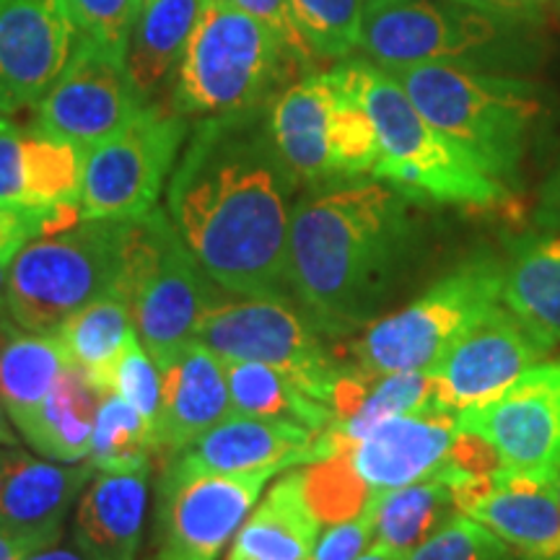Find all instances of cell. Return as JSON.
Listing matches in <instances>:
<instances>
[{"label":"cell","instance_id":"obj_1","mask_svg":"<svg viewBox=\"0 0 560 560\" xmlns=\"http://www.w3.org/2000/svg\"><path fill=\"white\" fill-rule=\"evenodd\" d=\"M270 104L195 125L166 185V213L221 291L291 301L285 265L301 185L272 138Z\"/></svg>","mask_w":560,"mask_h":560},{"label":"cell","instance_id":"obj_2","mask_svg":"<svg viewBox=\"0 0 560 560\" xmlns=\"http://www.w3.org/2000/svg\"><path fill=\"white\" fill-rule=\"evenodd\" d=\"M410 198L376 177L310 187L289 231V293L322 335L366 330L408 280L420 249Z\"/></svg>","mask_w":560,"mask_h":560},{"label":"cell","instance_id":"obj_3","mask_svg":"<svg viewBox=\"0 0 560 560\" xmlns=\"http://www.w3.org/2000/svg\"><path fill=\"white\" fill-rule=\"evenodd\" d=\"M359 50L380 68L457 66L527 75L542 66L535 16L459 0H366Z\"/></svg>","mask_w":560,"mask_h":560},{"label":"cell","instance_id":"obj_4","mask_svg":"<svg viewBox=\"0 0 560 560\" xmlns=\"http://www.w3.org/2000/svg\"><path fill=\"white\" fill-rule=\"evenodd\" d=\"M335 70L374 125L380 159L371 177L397 187L410 200L439 206L495 208L509 200V187L433 128L387 70L366 60L340 62Z\"/></svg>","mask_w":560,"mask_h":560},{"label":"cell","instance_id":"obj_5","mask_svg":"<svg viewBox=\"0 0 560 560\" xmlns=\"http://www.w3.org/2000/svg\"><path fill=\"white\" fill-rule=\"evenodd\" d=\"M420 115L462 145L490 177L514 187L548 102L527 75L457 66L384 68Z\"/></svg>","mask_w":560,"mask_h":560},{"label":"cell","instance_id":"obj_6","mask_svg":"<svg viewBox=\"0 0 560 560\" xmlns=\"http://www.w3.org/2000/svg\"><path fill=\"white\" fill-rule=\"evenodd\" d=\"M310 60L249 13L210 0L172 86L185 117H215L270 104Z\"/></svg>","mask_w":560,"mask_h":560},{"label":"cell","instance_id":"obj_7","mask_svg":"<svg viewBox=\"0 0 560 560\" xmlns=\"http://www.w3.org/2000/svg\"><path fill=\"white\" fill-rule=\"evenodd\" d=\"M219 291L185 247L166 210L156 208L125 221L122 272L115 293L128 301L138 340L159 369L195 342Z\"/></svg>","mask_w":560,"mask_h":560},{"label":"cell","instance_id":"obj_8","mask_svg":"<svg viewBox=\"0 0 560 560\" xmlns=\"http://www.w3.org/2000/svg\"><path fill=\"white\" fill-rule=\"evenodd\" d=\"M125 221L81 219L37 236L9 262V317L21 330L52 335L68 317L117 289Z\"/></svg>","mask_w":560,"mask_h":560},{"label":"cell","instance_id":"obj_9","mask_svg":"<svg viewBox=\"0 0 560 560\" xmlns=\"http://www.w3.org/2000/svg\"><path fill=\"white\" fill-rule=\"evenodd\" d=\"M503 260L475 255L405 304L371 322L350 346L369 374L431 371L472 325L501 304Z\"/></svg>","mask_w":560,"mask_h":560},{"label":"cell","instance_id":"obj_10","mask_svg":"<svg viewBox=\"0 0 560 560\" xmlns=\"http://www.w3.org/2000/svg\"><path fill=\"white\" fill-rule=\"evenodd\" d=\"M270 128L306 190L371 177L380 159L374 125L335 68L301 75L280 91L270 104Z\"/></svg>","mask_w":560,"mask_h":560},{"label":"cell","instance_id":"obj_11","mask_svg":"<svg viewBox=\"0 0 560 560\" xmlns=\"http://www.w3.org/2000/svg\"><path fill=\"white\" fill-rule=\"evenodd\" d=\"M195 340L223 361L285 371L330 410L335 387L348 369L335 363L322 332L291 301L219 299L202 317Z\"/></svg>","mask_w":560,"mask_h":560},{"label":"cell","instance_id":"obj_12","mask_svg":"<svg viewBox=\"0 0 560 560\" xmlns=\"http://www.w3.org/2000/svg\"><path fill=\"white\" fill-rule=\"evenodd\" d=\"M185 138L182 112L145 104L120 132L86 151L81 219L132 221L156 210Z\"/></svg>","mask_w":560,"mask_h":560},{"label":"cell","instance_id":"obj_13","mask_svg":"<svg viewBox=\"0 0 560 560\" xmlns=\"http://www.w3.org/2000/svg\"><path fill=\"white\" fill-rule=\"evenodd\" d=\"M143 107L125 55L79 37L73 58L37 104L34 128L89 151L120 132Z\"/></svg>","mask_w":560,"mask_h":560},{"label":"cell","instance_id":"obj_14","mask_svg":"<svg viewBox=\"0 0 560 560\" xmlns=\"http://www.w3.org/2000/svg\"><path fill=\"white\" fill-rule=\"evenodd\" d=\"M457 425L486 441L503 467L556 475L560 467V361L537 363L490 402L457 412Z\"/></svg>","mask_w":560,"mask_h":560},{"label":"cell","instance_id":"obj_15","mask_svg":"<svg viewBox=\"0 0 560 560\" xmlns=\"http://www.w3.org/2000/svg\"><path fill=\"white\" fill-rule=\"evenodd\" d=\"M278 470L161 478V548L153 560H219Z\"/></svg>","mask_w":560,"mask_h":560},{"label":"cell","instance_id":"obj_16","mask_svg":"<svg viewBox=\"0 0 560 560\" xmlns=\"http://www.w3.org/2000/svg\"><path fill=\"white\" fill-rule=\"evenodd\" d=\"M548 353L550 348L501 301L431 371L439 380L444 408L465 412L499 397Z\"/></svg>","mask_w":560,"mask_h":560},{"label":"cell","instance_id":"obj_17","mask_svg":"<svg viewBox=\"0 0 560 560\" xmlns=\"http://www.w3.org/2000/svg\"><path fill=\"white\" fill-rule=\"evenodd\" d=\"M75 45L79 26L68 0H0V86L13 107H37Z\"/></svg>","mask_w":560,"mask_h":560},{"label":"cell","instance_id":"obj_18","mask_svg":"<svg viewBox=\"0 0 560 560\" xmlns=\"http://www.w3.org/2000/svg\"><path fill=\"white\" fill-rule=\"evenodd\" d=\"M317 462V433L285 420L231 412L166 462V480L289 470Z\"/></svg>","mask_w":560,"mask_h":560},{"label":"cell","instance_id":"obj_19","mask_svg":"<svg viewBox=\"0 0 560 560\" xmlns=\"http://www.w3.org/2000/svg\"><path fill=\"white\" fill-rule=\"evenodd\" d=\"M556 475L501 467L459 511L493 532L522 560L560 556V503Z\"/></svg>","mask_w":560,"mask_h":560},{"label":"cell","instance_id":"obj_20","mask_svg":"<svg viewBox=\"0 0 560 560\" xmlns=\"http://www.w3.org/2000/svg\"><path fill=\"white\" fill-rule=\"evenodd\" d=\"M457 412H410L384 420L342 457L374 493H384L436 472L457 444Z\"/></svg>","mask_w":560,"mask_h":560},{"label":"cell","instance_id":"obj_21","mask_svg":"<svg viewBox=\"0 0 560 560\" xmlns=\"http://www.w3.org/2000/svg\"><path fill=\"white\" fill-rule=\"evenodd\" d=\"M161 408L153 425V452L174 457L202 436L231 408L226 363L202 342H190L161 366Z\"/></svg>","mask_w":560,"mask_h":560},{"label":"cell","instance_id":"obj_22","mask_svg":"<svg viewBox=\"0 0 560 560\" xmlns=\"http://www.w3.org/2000/svg\"><path fill=\"white\" fill-rule=\"evenodd\" d=\"M96 475L89 459L55 462L21 446L0 462V527L60 540L62 522Z\"/></svg>","mask_w":560,"mask_h":560},{"label":"cell","instance_id":"obj_23","mask_svg":"<svg viewBox=\"0 0 560 560\" xmlns=\"http://www.w3.org/2000/svg\"><path fill=\"white\" fill-rule=\"evenodd\" d=\"M149 506V472H96L75 509V548L89 560H136Z\"/></svg>","mask_w":560,"mask_h":560},{"label":"cell","instance_id":"obj_24","mask_svg":"<svg viewBox=\"0 0 560 560\" xmlns=\"http://www.w3.org/2000/svg\"><path fill=\"white\" fill-rule=\"evenodd\" d=\"M501 301L545 346H560V231H532L509 242Z\"/></svg>","mask_w":560,"mask_h":560},{"label":"cell","instance_id":"obj_25","mask_svg":"<svg viewBox=\"0 0 560 560\" xmlns=\"http://www.w3.org/2000/svg\"><path fill=\"white\" fill-rule=\"evenodd\" d=\"M319 527L306 501L301 470H291L255 503L231 540L226 560H310Z\"/></svg>","mask_w":560,"mask_h":560},{"label":"cell","instance_id":"obj_26","mask_svg":"<svg viewBox=\"0 0 560 560\" xmlns=\"http://www.w3.org/2000/svg\"><path fill=\"white\" fill-rule=\"evenodd\" d=\"M208 5L210 0H143L125 62L145 104H156L161 91L170 83L174 86L179 62Z\"/></svg>","mask_w":560,"mask_h":560},{"label":"cell","instance_id":"obj_27","mask_svg":"<svg viewBox=\"0 0 560 560\" xmlns=\"http://www.w3.org/2000/svg\"><path fill=\"white\" fill-rule=\"evenodd\" d=\"M70 363L55 335L21 330L9 319L0 335V400L24 439L34 429L47 397Z\"/></svg>","mask_w":560,"mask_h":560},{"label":"cell","instance_id":"obj_28","mask_svg":"<svg viewBox=\"0 0 560 560\" xmlns=\"http://www.w3.org/2000/svg\"><path fill=\"white\" fill-rule=\"evenodd\" d=\"M100 384L89 376L86 369L70 361L62 369L60 380L47 397L34 429L24 441L34 452L55 462H81L91 452V433H94L96 412L104 400Z\"/></svg>","mask_w":560,"mask_h":560},{"label":"cell","instance_id":"obj_29","mask_svg":"<svg viewBox=\"0 0 560 560\" xmlns=\"http://www.w3.org/2000/svg\"><path fill=\"white\" fill-rule=\"evenodd\" d=\"M374 545L402 558L462 514L450 480L439 470L410 486L374 493Z\"/></svg>","mask_w":560,"mask_h":560},{"label":"cell","instance_id":"obj_30","mask_svg":"<svg viewBox=\"0 0 560 560\" xmlns=\"http://www.w3.org/2000/svg\"><path fill=\"white\" fill-rule=\"evenodd\" d=\"M223 363L234 412L299 423L314 433L327 431L335 423V412L285 371L252 361Z\"/></svg>","mask_w":560,"mask_h":560},{"label":"cell","instance_id":"obj_31","mask_svg":"<svg viewBox=\"0 0 560 560\" xmlns=\"http://www.w3.org/2000/svg\"><path fill=\"white\" fill-rule=\"evenodd\" d=\"M52 335L66 348L68 359L86 369L91 380L104 392H107L109 374L122 350L130 346L132 338H138L128 301L115 291L91 301L73 317L62 322Z\"/></svg>","mask_w":560,"mask_h":560},{"label":"cell","instance_id":"obj_32","mask_svg":"<svg viewBox=\"0 0 560 560\" xmlns=\"http://www.w3.org/2000/svg\"><path fill=\"white\" fill-rule=\"evenodd\" d=\"M86 151L68 140L30 128L24 136L26 206H79Z\"/></svg>","mask_w":560,"mask_h":560},{"label":"cell","instance_id":"obj_33","mask_svg":"<svg viewBox=\"0 0 560 560\" xmlns=\"http://www.w3.org/2000/svg\"><path fill=\"white\" fill-rule=\"evenodd\" d=\"M153 454V425L128 400L107 392L96 412L86 459L96 472H149Z\"/></svg>","mask_w":560,"mask_h":560},{"label":"cell","instance_id":"obj_34","mask_svg":"<svg viewBox=\"0 0 560 560\" xmlns=\"http://www.w3.org/2000/svg\"><path fill=\"white\" fill-rule=\"evenodd\" d=\"M366 0H291L299 34L317 60H346L359 50Z\"/></svg>","mask_w":560,"mask_h":560},{"label":"cell","instance_id":"obj_35","mask_svg":"<svg viewBox=\"0 0 560 560\" xmlns=\"http://www.w3.org/2000/svg\"><path fill=\"white\" fill-rule=\"evenodd\" d=\"M301 480H304L306 501L319 524H338L359 516L371 503V490L346 457H330L301 465Z\"/></svg>","mask_w":560,"mask_h":560},{"label":"cell","instance_id":"obj_36","mask_svg":"<svg viewBox=\"0 0 560 560\" xmlns=\"http://www.w3.org/2000/svg\"><path fill=\"white\" fill-rule=\"evenodd\" d=\"M514 550L470 516L457 514L405 560H516Z\"/></svg>","mask_w":560,"mask_h":560},{"label":"cell","instance_id":"obj_37","mask_svg":"<svg viewBox=\"0 0 560 560\" xmlns=\"http://www.w3.org/2000/svg\"><path fill=\"white\" fill-rule=\"evenodd\" d=\"M81 221L79 206H13L0 200V262L9 265L32 240L70 229Z\"/></svg>","mask_w":560,"mask_h":560},{"label":"cell","instance_id":"obj_38","mask_svg":"<svg viewBox=\"0 0 560 560\" xmlns=\"http://www.w3.org/2000/svg\"><path fill=\"white\" fill-rule=\"evenodd\" d=\"M79 37L117 55L128 52V42L143 0H68Z\"/></svg>","mask_w":560,"mask_h":560},{"label":"cell","instance_id":"obj_39","mask_svg":"<svg viewBox=\"0 0 560 560\" xmlns=\"http://www.w3.org/2000/svg\"><path fill=\"white\" fill-rule=\"evenodd\" d=\"M107 392L120 395L132 408L143 412L151 425H156L161 408V371L138 338H132L117 359L109 374Z\"/></svg>","mask_w":560,"mask_h":560},{"label":"cell","instance_id":"obj_40","mask_svg":"<svg viewBox=\"0 0 560 560\" xmlns=\"http://www.w3.org/2000/svg\"><path fill=\"white\" fill-rule=\"evenodd\" d=\"M376 511L374 495L371 503L353 520L330 524L325 535H319L310 560H359L374 545Z\"/></svg>","mask_w":560,"mask_h":560},{"label":"cell","instance_id":"obj_41","mask_svg":"<svg viewBox=\"0 0 560 560\" xmlns=\"http://www.w3.org/2000/svg\"><path fill=\"white\" fill-rule=\"evenodd\" d=\"M24 136L26 128L0 117V200L13 206H26Z\"/></svg>","mask_w":560,"mask_h":560},{"label":"cell","instance_id":"obj_42","mask_svg":"<svg viewBox=\"0 0 560 560\" xmlns=\"http://www.w3.org/2000/svg\"><path fill=\"white\" fill-rule=\"evenodd\" d=\"M221 3L231 5V9H240L249 16H255L262 24H268L272 32L278 34L285 45L291 47L299 58L304 60H314L310 47H306L304 37L299 34L296 19H293V9H291V0H221Z\"/></svg>","mask_w":560,"mask_h":560},{"label":"cell","instance_id":"obj_43","mask_svg":"<svg viewBox=\"0 0 560 560\" xmlns=\"http://www.w3.org/2000/svg\"><path fill=\"white\" fill-rule=\"evenodd\" d=\"M58 540L45 535H32V532H19L0 527V560H26L34 550L47 548Z\"/></svg>","mask_w":560,"mask_h":560},{"label":"cell","instance_id":"obj_44","mask_svg":"<svg viewBox=\"0 0 560 560\" xmlns=\"http://www.w3.org/2000/svg\"><path fill=\"white\" fill-rule=\"evenodd\" d=\"M535 226L540 231H560V164L545 179L535 210Z\"/></svg>","mask_w":560,"mask_h":560},{"label":"cell","instance_id":"obj_45","mask_svg":"<svg viewBox=\"0 0 560 560\" xmlns=\"http://www.w3.org/2000/svg\"><path fill=\"white\" fill-rule=\"evenodd\" d=\"M5 322H9V319L0 322V335H3ZM0 446H5V450H13V446H21V436H19L16 425L11 423L9 412H5L3 400H0Z\"/></svg>","mask_w":560,"mask_h":560},{"label":"cell","instance_id":"obj_46","mask_svg":"<svg viewBox=\"0 0 560 560\" xmlns=\"http://www.w3.org/2000/svg\"><path fill=\"white\" fill-rule=\"evenodd\" d=\"M26 560H89L79 548H58V542L34 550Z\"/></svg>","mask_w":560,"mask_h":560},{"label":"cell","instance_id":"obj_47","mask_svg":"<svg viewBox=\"0 0 560 560\" xmlns=\"http://www.w3.org/2000/svg\"><path fill=\"white\" fill-rule=\"evenodd\" d=\"M459 3H470V5H480V9L488 11H499V13H516V16H529L520 9L516 0H459Z\"/></svg>","mask_w":560,"mask_h":560},{"label":"cell","instance_id":"obj_48","mask_svg":"<svg viewBox=\"0 0 560 560\" xmlns=\"http://www.w3.org/2000/svg\"><path fill=\"white\" fill-rule=\"evenodd\" d=\"M9 317V265L0 262V322Z\"/></svg>","mask_w":560,"mask_h":560},{"label":"cell","instance_id":"obj_49","mask_svg":"<svg viewBox=\"0 0 560 560\" xmlns=\"http://www.w3.org/2000/svg\"><path fill=\"white\" fill-rule=\"evenodd\" d=\"M359 560H405L402 556H395V552L384 550V548H376V545H371V548L363 552Z\"/></svg>","mask_w":560,"mask_h":560},{"label":"cell","instance_id":"obj_50","mask_svg":"<svg viewBox=\"0 0 560 560\" xmlns=\"http://www.w3.org/2000/svg\"><path fill=\"white\" fill-rule=\"evenodd\" d=\"M520 3V9L524 13H529V16H537V11L545 9V5L552 3V0H516Z\"/></svg>","mask_w":560,"mask_h":560},{"label":"cell","instance_id":"obj_51","mask_svg":"<svg viewBox=\"0 0 560 560\" xmlns=\"http://www.w3.org/2000/svg\"><path fill=\"white\" fill-rule=\"evenodd\" d=\"M16 112V107H13V102L9 100V94H5L3 86H0V117H9Z\"/></svg>","mask_w":560,"mask_h":560},{"label":"cell","instance_id":"obj_52","mask_svg":"<svg viewBox=\"0 0 560 560\" xmlns=\"http://www.w3.org/2000/svg\"><path fill=\"white\" fill-rule=\"evenodd\" d=\"M552 482H556V495H558V503H560V467H558V472H556V480H552Z\"/></svg>","mask_w":560,"mask_h":560},{"label":"cell","instance_id":"obj_53","mask_svg":"<svg viewBox=\"0 0 560 560\" xmlns=\"http://www.w3.org/2000/svg\"><path fill=\"white\" fill-rule=\"evenodd\" d=\"M3 452H5V446H0V462H3Z\"/></svg>","mask_w":560,"mask_h":560},{"label":"cell","instance_id":"obj_54","mask_svg":"<svg viewBox=\"0 0 560 560\" xmlns=\"http://www.w3.org/2000/svg\"><path fill=\"white\" fill-rule=\"evenodd\" d=\"M550 560H560V556L558 558H550Z\"/></svg>","mask_w":560,"mask_h":560}]
</instances>
